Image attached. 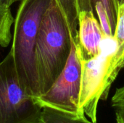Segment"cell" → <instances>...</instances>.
Returning a JSON list of instances; mask_svg holds the SVG:
<instances>
[{
  "label": "cell",
  "mask_w": 124,
  "mask_h": 123,
  "mask_svg": "<svg viewBox=\"0 0 124 123\" xmlns=\"http://www.w3.org/2000/svg\"><path fill=\"white\" fill-rule=\"evenodd\" d=\"M97 2H101L106 10L114 36L118 17L119 3L118 0H77L78 12H92L97 17L95 7Z\"/></svg>",
  "instance_id": "cell-7"
},
{
  "label": "cell",
  "mask_w": 124,
  "mask_h": 123,
  "mask_svg": "<svg viewBox=\"0 0 124 123\" xmlns=\"http://www.w3.org/2000/svg\"><path fill=\"white\" fill-rule=\"evenodd\" d=\"M15 19L10 7L0 4V46L7 47L11 41V26Z\"/></svg>",
  "instance_id": "cell-10"
},
{
  "label": "cell",
  "mask_w": 124,
  "mask_h": 123,
  "mask_svg": "<svg viewBox=\"0 0 124 123\" xmlns=\"http://www.w3.org/2000/svg\"><path fill=\"white\" fill-rule=\"evenodd\" d=\"M118 1L119 5H120V4H121L122 3H124V0H118Z\"/></svg>",
  "instance_id": "cell-15"
},
{
  "label": "cell",
  "mask_w": 124,
  "mask_h": 123,
  "mask_svg": "<svg viewBox=\"0 0 124 123\" xmlns=\"http://www.w3.org/2000/svg\"><path fill=\"white\" fill-rule=\"evenodd\" d=\"M42 108L21 83L9 50L0 62V123H41Z\"/></svg>",
  "instance_id": "cell-4"
},
{
  "label": "cell",
  "mask_w": 124,
  "mask_h": 123,
  "mask_svg": "<svg viewBox=\"0 0 124 123\" xmlns=\"http://www.w3.org/2000/svg\"><path fill=\"white\" fill-rule=\"evenodd\" d=\"M41 123H97L88 120L85 116H75L49 107L42 108Z\"/></svg>",
  "instance_id": "cell-9"
},
{
  "label": "cell",
  "mask_w": 124,
  "mask_h": 123,
  "mask_svg": "<svg viewBox=\"0 0 124 123\" xmlns=\"http://www.w3.org/2000/svg\"><path fill=\"white\" fill-rule=\"evenodd\" d=\"M59 6L69 28L73 39L78 38V9L77 0H55Z\"/></svg>",
  "instance_id": "cell-8"
},
{
  "label": "cell",
  "mask_w": 124,
  "mask_h": 123,
  "mask_svg": "<svg viewBox=\"0 0 124 123\" xmlns=\"http://www.w3.org/2000/svg\"><path fill=\"white\" fill-rule=\"evenodd\" d=\"M111 104L116 113V123H124V86L116 89Z\"/></svg>",
  "instance_id": "cell-11"
},
{
  "label": "cell",
  "mask_w": 124,
  "mask_h": 123,
  "mask_svg": "<svg viewBox=\"0 0 124 123\" xmlns=\"http://www.w3.org/2000/svg\"><path fill=\"white\" fill-rule=\"evenodd\" d=\"M71 46L67 22L56 1L52 0L42 17L35 47L39 96L50 89L62 72Z\"/></svg>",
  "instance_id": "cell-1"
},
{
  "label": "cell",
  "mask_w": 124,
  "mask_h": 123,
  "mask_svg": "<svg viewBox=\"0 0 124 123\" xmlns=\"http://www.w3.org/2000/svg\"><path fill=\"white\" fill-rule=\"evenodd\" d=\"M82 72V54L76 39L72 38L70 53L62 72L50 89L35 98L41 107H49L78 116V99Z\"/></svg>",
  "instance_id": "cell-5"
},
{
  "label": "cell",
  "mask_w": 124,
  "mask_h": 123,
  "mask_svg": "<svg viewBox=\"0 0 124 123\" xmlns=\"http://www.w3.org/2000/svg\"><path fill=\"white\" fill-rule=\"evenodd\" d=\"M114 38L116 39L119 48L124 51V2L119 5L118 17Z\"/></svg>",
  "instance_id": "cell-13"
},
{
  "label": "cell",
  "mask_w": 124,
  "mask_h": 123,
  "mask_svg": "<svg viewBox=\"0 0 124 123\" xmlns=\"http://www.w3.org/2000/svg\"><path fill=\"white\" fill-rule=\"evenodd\" d=\"M19 1H21V0H0V4L7 7H10L14 3Z\"/></svg>",
  "instance_id": "cell-14"
},
{
  "label": "cell",
  "mask_w": 124,
  "mask_h": 123,
  "mask_svg": "<svg viewBox=\"0 0 124 123\" xmlns=\"http://www.w3.org/2000/svg\"><path fill=\"white\" fill-rule=\"evenodd\" d=\"M104 37L96 15L92 12H79L78 41L84 59H92L100 53Z\"/></svg>",
  "instance_id": "cell-6"
},
{
  "label": "cell",
  "mask_w": 124,
  "mask_h": 123,
  "mask_svg": "<svg viewBox=\"0 0 124 123\" xmlns=\"http://www.w3.org/2000/svg\"><path fill=\"white\" fill-rule=\"evenodd\" d=\"M52 0H21L14 20L11 51L21 83L34 98L39 97L35 47L42 17Z\"/></svg>",
  "instance_id": "cell-3"
},
{
  "label": "cell",
  "mask_w": 124,
  "mask_h": 123,
  "mask_svg": "<svg viewBox=\"0 0 124 123\" xmlns=\"http://www.w3.org/2000/svg\"><path fill=\"white\" fill-rule=\"evenodd\" d=\"M96 14L98 18L101 29L105 36L112 37L114 36L110 28V24L109 21L108 16L107 14L106 10L101 2H97L95 7Z\"/></svg>",
  "instance_id": "cell-12"
},
{
  "label": "cell",
  "mask_w": 124,
  "mask_h": 123,
  "mask_svg": "<svg viewBox=\"0 0 124 123\" xmlns=\"http://www.w3.org/2000/svg\"><path fill=\"white\" fill-rule=\"evenodd\" d=\"M124 67V51L119 48L114 36H105L100 53L89 59L82 58L78 116L86 115L97 123L100 100L107 99L111 85Z\"/></svg>",
  "instance_id": "cell-2"
}]
</instances>
